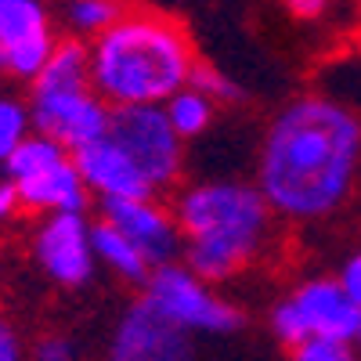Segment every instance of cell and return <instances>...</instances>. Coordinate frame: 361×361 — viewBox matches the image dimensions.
Instances as JSON below:
<instances>
[{"label":"cell","mask_w":361,"mask_h":361,"mask_svg":"<svg viewBox=\"0 0 361 361\" xmlns=\"http://www.w3.org/2000/svg\"><path fill=\"white\" fill-rule=\"evenodd\" d=\"M361 185V116L325 94H300L260 137L257 188L275 217L329 221Z\"/></svg>","instance_id":"1"},{"label":"cell","mask_w":361,"mask_h":361,"mask_svg":"<svg viewBox=\"0 0 361 361\" xmlns=\"http://www.w3.org/2000/svg\"><path fill=\"white\" fill-rule=\"evenodd\" d=\"M90 83L116 105H163L192 80L195 47L185 25L156 11H127L90 37Z\"/></svg>","instance_id":"2"},{"label":"cell","mask_w":361,"mask_h":361,"mask_svg":"<svg viewBox=\"0 0 361 361\" xmlns=\"http://www.w3.org/2000/svg\"><path fill=\"white\" fill-rule=\"evenodd\" d=\"M177 228L185 235V264L209 286L228 282L260 257L275 221L257 180H199L173 202Z\"/></svg>","instance_id":"3"},{"label":"cell","mask_w":361,"mask_h":361,"mask_svg":"<svg viewBox=\"0 0 361 361\" xmlns=\"http://www.w3.org/2000/svg\"><path fill=\"white\" fill-rule=\"evenodd\" d=\"M267 325H271V336L286 350L300 347L311 336H333L354 343L361 325V307L350 300L340 279H307L271 307Z\"/></svg>","instance_id":"4"},{"label":"cell","mask_w":361,"mask_h":361,"mask_svg":"<svg viewBox=\"0 0 361 361\" xmlns=\"http://www.w3.org/2000/svg\"><path fill=\"white\" fill-rule=\"evenodd\" d=\"M156 304L188 333H206V336H231L246 325V314L235 304H228L224 296L214 293L206 279H199L185 260H166L156 264L148 282L141 286Z\"/></svg>","instance_id":"5"},{"label":"cell","mask_w":361,"mask_h":361,"mask_svg":"<svg viewBox=\"0 0 361 361\" xmlns=\"http://www.w3.org/2000/svg\"><path fill=\"white\" fill-rule=\"evenodd\" d=\"M109 137L141 166L156 192H170L185 173V137L163 105H116Z\"/></svg>","instance_id":"6"},{"label":"cell","mask_w":361,"mask_h":361,"mask_svg":"<svg viewBox=\"0 0 361 361\" xmlns=\"http://www.w3.org/2000/svg\"><path fill=\"white\" fill-rule=\"evenodd\" d=\"M29 119H33V130L62 141L69 152H76V148L109 134L112 105L98 94L90 80H69V83L33 80Z\"/></svg>","instance_id":"7"},{"label":"cell","mask_w":361,"mask_h":361,"mask_svg":"<svg viewBox=\"0 0 361 361\" xmlns=\"http://www.w3.org/2000/svg\"><path fill=\"white\" fill-rule=\"evenodd\" d=\"M192 354V333L177 325L148 293H141L119 314L109 340V357L116 361H185Z\"/></svg>","instance_id":"8"},{"label":"cell","mask_w":361,"mask_h":361,"mask_svg":"<svg viewBox=\"0 0 361 361\" xmlns=\"http://www.w3.org/2000/svg\"><path fill=\"white\" fill-rule=\"evenodd\" d=\"M33 257L40 271L62 289H83L94 275V243H90V221L83 209L44 214L33 235Z\"/></svg>","instance_id":"9"},{"label":"cell","mask_w":361,"mask_h":361,"mask_svg":"<svg viewBox=\"0 0 361 361\" xmlns=\"http://www.w3.org/2000/svg\"><path fill=\"white\" fill-rule=\"evenodd\" d=\"M58 37L40 0H0V73L33 80L51 58Z\"/></svg>","instance_id":"10"},{"label":"cell","mask_w":361,"mask_h":361,"mask_svg":"<svg viewBox=\"0 0 361 361\" xmlns=\"http://www.w3.org/2000/svg\"><path fill=\"white\" fill-rule=\"evenodd\" d=\"M98 214L109 224H116L127 238H134L137 250L152 260V267L180 257V250H185V235L177 228L173 209L159 206L156 195L152 199H98Z\"/></svg>","instance_id":"11"},{"label":"cell","mask_w":361,"mask_h":361,"mask_svg":"<svg viewBox=\"0 0 361 361\" xmlns=\"http://www.w3.org/2000/svg\"><path fill=\"white\" fill-rule=\"evenodd\" d=\"M73 163L80 166L90 195H98V199H152V195H159L152 188V180L141 173V166L109 134L76 148Z\"/></svg>","instance_id":"12"},{"label":"cell","mask_w":361,"mask_h":361,"mask_svg":"<svg viewBox=\"0 0 361 361\" xmlns=\"http://www.w3.org/2000/svg\"><path fill=\"white\" fill-rule=\"evenodd\" d=\"M18 195H22V209L33 214H62V209H87V180L80 173V166L73 163V152L66 159H58L29 177H18Z\"/></svg>","instance_id":"13"},{"label":"cell","mask_w":361,"mask_h":361,"mask_svg":"<svg viewBox=\"0 0 361 361\" xmlns=\"http://www.w3.org/2000/svg\"><path fill=\"white\" fill-rule=\"evenodd\" d=\"M90 243H94V257L98 264H105L112 275L127 279L134 286H145L148 275H152V260H148L134 238H127L116 224H109L105 217H98L90 224Z\"/></svg>","instance_id":"14"},{"label":"cell","mask_w":361,"mask_h":361,"mask_svg":"<svg viewBox=\"0 0 361 361\" xmlns=\"http://www.w3.org/2000/svg\"><path fill=\"white\" fill-rule=\"evenodd\" d=\"M163 109H166L170 123L177 127V134L185 137V141L206 134L209 127H214V116H217V102L209 98L206 90L192 87V83H185L177 94H170V98L163 102Z\"/></svg>","instance_id":"15"},{"label":"cell","mask_w":361,"mask_h":361,"mask_svg":"<svg viewBox=\"0 0 361 361\" xmlns=\"http://www.w3.org/2000/svg\"><path fill=\"white\" fill-rule=\"evenodd\" d=\"M119 15H123V4L119 0H73L66 8V22L76 37H94L105 25H112Z\"/></svg>","instance_id":"16"},{"label":"cell","mask_w":361,"mask_h":361,"mask_svg":"<svg viewBox=\"0 0 361 361\" xmlns=\"http://www.w3.org/2000/svg\"><path fill=\"white\" fill-rule=\"evenodd\" d=\"M33 119H29V105L11 98V94H0V166L4 159L15 152V145L29 134Z\"/></svg>","instance_id":"17"},{"label":"cell","mask_w":361,"mask_h":361,"mask_svg":"<svg viewBox=\"0 0 361 361\" xmlns=\"http://www.w3.org/2000/svg\"><path fill=\"white\" fill-rule=\"evenodd\" d=\"M188 83H192V87H199V90H206V94L214 98L217 105L243 102V87H238L228 73L214 69V66H202V62H195V69H192V80H188Z\"/></svg>","instance_id":"18"},{"label":"cell","mask_w":361,"mask_h":361,"mask_svg":"<svg viewBox=\"0 0 361 361\" xmlns=\"http://www.w3.org/2000/svg\"><path fill=\"white\" fill-rule=\"evenodd\" d=\"M296 361H350L357 357V347L347 340H333V336H311L300 347L289 350Z\"/></svg>","instance_id":"19"},{"label":"cell","mask_w":361,"mask_h":361,"mask_svg":"<svg viewBox=\"0 0 361 361\" xmlns=\"http://www.w3.org/2000/svg\"><path fill=\"white\" fill-rule=\"evenodd\" d=\"M33 354H37L40 361H69V357H76V347H73L69 336H44V340L33 347Z\"/></svg>","instance_id":"20"},{"label":"cell","mask_w":361,"mask_h":361,"mask_svg":"<svg viewBox=\"0 0 361 361\" xmlns=\"http://www.w3.org/2000/svg\"><path fill=\"white\" fill-rule=\"evenodd\" d=\"M336 279L343 282V289L350 293V300L361 307V250H354V253L343 260V267H340Z\"/></svg>","instance_id":"21"},{"label":"cell","mask_w":361,"mask_h":361,"mask_svg":"<svg viewBox=\"0 0 361 361\" xmlns=\"http://www.w3.org/2000/svg\"><path fill=\"white\" fill-rule=\"evenodd\" d=\"M282 4H286V11H289L293 18L314 22V18H322L329 8H333V0H282Z\"/></svg>","instance_id":"22"},{"label":"cell","mask_w":361,"mask_h":361,"mask_svg":"<svg viewBox=\"0 0 361 361\" xmlns=\"http://www.w3.org/2000/svg\"><path fill=\"white\" fill-rule=\"evenodd\" d=\"M22 209V195H18V185L4 173V180H0V224H8L11 217H18Z\"/></svg>","instance_id":"23"},{"label":"cell","mask_w":361,"mask_h":361,"mask_svg":"<svg viewBox=\"0 0 361 361\" xmlns=\"http://www.w3.org/2000/svg\"><path fill=\"white\" fill-rule=\"evenodd\" d=\"M22 357V340L11 329V322L0 318V361H18Z\"/></svg>","instance_id":"24"},{"label":"cell","mask_w":361,"mask_h":361,"mask_svg":"<svg viewBox=\"0 0 361 361\" xmlns=\"http://www.w3.org/2000/svg\"><path fill=\"white\" fill-rule=\"evenodd\" d=\"M354 347H357V354H361V325H357V340H354Z\"/></svg>","instance_id":"25"}]
</instances>
